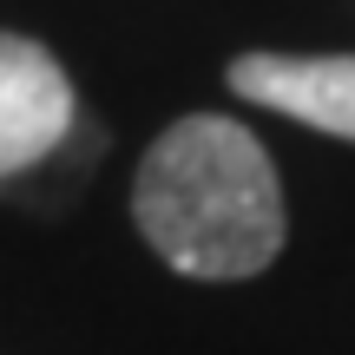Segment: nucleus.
Listing matches in <instances>:
<instances>
[{
    "mask_svg": "<svg viewBox=\"0 0 355 355\" xmlns=\"http://www.w3.org/2000/svg\"><path fill=\"white\" fill-rule=\"evenodd\" d=\"M230 92L329 139H355V53H243L230 60Z\"/></svg>",
    "mask_w": 355,
    "mask_h": 355,
    "instance_id": "3",
    "label": "nucleus"
},
{
    "mask_svg": "<svg viewBox=\"0 0 355 355\" xmlns=\"http://www.w3.org/2000/svg\"><path fill=\"white\" fill-rule=\"evenodd\" d=\"M73 132V79L40 40L0 33V178L33 171Z\"/></svg>",
    "mask_w": 355,
    "mask_h": 355,
    "instance_id": "2",
    "label": "nucleus"
},
{
    "mask_svg": "<svg viewBox=\"0 0 355 355\" xmlns=\"http://www.w3.org/2000/svg\"><path fill=\"white\" fill-rule=\"evenodd\" d=\"M145 243L198 283H243L283 250V184L250 125L191 112L158 132L132 184Z\"/></svg>",
    "mask_w": 355,
    "mask_h": 355,
    "instance_id": "1",
    "label": "nucleus"
}]
</instances>
